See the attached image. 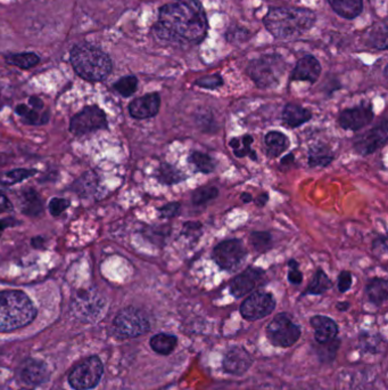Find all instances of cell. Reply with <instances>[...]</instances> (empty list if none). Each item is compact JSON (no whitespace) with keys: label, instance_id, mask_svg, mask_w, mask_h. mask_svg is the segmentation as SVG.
<instances>
[{"label":"cell","instance_id":"23","mask_svg":"<svg viewBox=\"0 0 388 390\" xmlns=\"http://www.w3.org/2000/svg\"><path fill=\"white\" fill-rule=\"evenodd\" d=\"M328 3L340 17L345 19H355L362 12V0H328Z\"/></svg>","mask_w":388,"mask_h":390},{"label":"cell","instance_id":"36","mask_svg":"<svg viewBox=\"0 0 388 390\" xmlns=\"http://www.w3.org/2000/svg\"><path fill=\"white\" fill-rule=\"evenodd\" d=\"M137 87H138V79L133 76L122 78L114 85V89L123 97L131 96L132 94H135L137 91Z\"/></svg>","mask_w":388,"mask_h":390},{"label":"cell","instance_id":"31","mask_svg":"<svg viewBox=\"0 0 388 390\" xmlns=\"http://www.w3.org/2000/svg\"><path fill=\"white\" fill-rule=\"evenodd\" d=\"M40 58L35 53H21V54H10L6 56L8 64L15 65L17 68L31 69L38 64Z\"/></svg>","mask_w":388,"mask_h":390},{"label":"cell","instance_id":"47","mask_svg":"<svg viewBox=\"0 0 388 390\" xmlns=\"http://www.w3.org/2000/svg\"><path fill=\"white\" fill-rule=\"evenodd\" d=\"M269 201V195L266 193L262 194L260 197H257L255 202H257V206H264L266 204V202Z\"/></svg>","mask_w":388,"mask_h":390},{"label":"cell","instance_id":"19","mask_svg":"<svg viewBox=\"0 0 388 390\" xmlns=\"http://www.w3.org/2000/svg\"><path fill=\"white\" fill-rule=\"evenodd\" d=\"M312 329L315 331V338L319 344H327L336 338L338 335V326L334 319L324 315L312 317Z\"/></svg>","mask_w":388,"mask_h":390},{"label":"cell","instance_id":"12","mask_svg":"<svg viewBox=\"0 0 388 390\" xmlns=\"http://www.w3.org/2000/svg\"><path fill=\"white\" fill-rule=\"evenodd\" d=\"M387 123H386V120H384L382 125L376 126L375 128L355 137L353 146H354L356 153L361 155H369L377 150L384 148L387 143Z\"/></svg>","mask_w":388,"mask_h":390},{"label":"cell","instance_id":"30","mask_svg":"<svg viewBox=\"0 0 388 390\" xmlns=\"http://www.w3.org/2000/svg\"><path fill=\"white\" fill-rule=\"evenodd\" d=\"M22 211L26 215L35 216L42 211V202L39 194L29 190L22 194Z\"/></svg>","mask_w":388,"mask_h":390},{"label":"cell","instance_id":"6","mask_svg":"<svg viewBox=\"0 0 388 390\" xmlns=\"http://www.w3.org/2000/svg\"><path fill=\"white\" fill-rule=\"evenodd\" d=\"M113 330L121 338H136L147 333L151 330V323L141 310L128 307L116 315Z\"/></svg>","mask_w":388,"mask_h":390},{"label":"cell","instance_id":"4","mask_svg":"<svg viewBox=\"0 0 388 390\" xmlns=\"http://www.w3.org/2000/svg\"><path fill=\"white\" fill-rule=\"evenodd\" d=\"M74 71L88 81H102L112 71V62L107 54L91 45H79L71 52Z\"/></svg>","mask_w":388,"mask_h":390},{"label":"cell","instance_id":"13","mask_svg":"<svg viewBox=\"0 0 388 390\" xmlns=\"http://www.w3.org/2000/svg\"><path fill=\"white\" fill-rule=\"evenodd\" d=\"M266 278V273L261 268L247 267L243 273L231 281L230 292L234 298H243L250 294L262 281Z\"/></svg>","mask_w":388,"mask_h":390},{"label":"cell","instance_id":"16","mask_svg":"<svg viewBox=\"0 0 388 390\" xmlns=\"http://www.w3.org/2000/svg\"><path fill=\"white\" fill-rule=\"evenodd\" d=\"M253 360L250 353L241 347H232L229 349L223 358V369L230 374L241 375L250 370Z\"/></svg>","mask_w":388,"mask_h":390},{"label":"cell","instance_id":"17","mask_svg":"<svg viewBox=\"0 0 388 390\" xmlns=\"http://www.w3.org/2000/svg\"><path fill=\"white\" fill-rule=\"evenodd\" d=\"M321 75V65L315 56L306 55L301 58L293 71V80L308 81L315 84Z\"/></svg>","mask_w":388,"mask_h":390},{"label":"cell","instance_id":"11","mask_svg":"<svg viewBox=\"0 0 388 390\" xmlns=\"http://www.w3.org/2000/svg\"><path fill=\"white\" fill-rule=\"evenodd\" d=\"M107 127L105 113L98 107H87L71 120L70 130L74 135L103 130Z\"/></svg>","mask_w":388,"mask_h":390},{"label":"cell","instance_id":"29","mask_svg":"<svg viewBox=\"0 0 388 390\" xmlns=\"http://www.w3.org/2000/svg\"><path fill=\"white\" fill-rule=\"evenodd\" d=\"M188 161L192 165L195 166L196 170L203 172V174H211L216 167L214 159L211 158L209 154L202 153V152H193L190 155Z\"/></svg>","mask_w":388,"mask_h":390},{"label":"cell","instance_id":"34","mask_svg":"<svg viewBox=\"0 0 388 390\" xmlns=\"http://www.w3.org/2000/svg\"><path fill=\"white\" fill-rule=\"evenodd\" d=\"M17 113L22 118L24 123H29V125H41V123H47V120H48V116H41L39 111L30 109L24 104H21L17 107Z\"/></svg>","mask_w":388,"mask_h":390},{"label":"cell","instance_id":"18","mask_svg":"<svg viewBox=\"0 0 388 390\" xmlns=\"http://www.w3.org/2000/svg\"><path fill=\"white\" fill-rule=\"evenodd\" d=\"M19 377L26 384H41L49 378L47 365L37 360H28L23 363L19 370Z\"/></svg>","mask_w":388,"mask_h":390},{"label":"cell","instance_id":"24","mask_svg":"<svg viewBox=\"0 0 388 390\" xmlns=\"http://www.w3.org/2000/svg\"><path fill=\"white\" fill-rule=\"evenodd\" d=\"M367 296L370 303L380 306L388 297V283L385 278H375L367 285Z\"/></svg>","mask_w":388,"mask_h":390},{"label":"cell","instance_id":"25","mask_svg":"<svg viewBox=\"0 0 388 390\" xmlns=\"http://www.w3.org/2000/svg\"><path fill=\"white\" fill-rule=\"evenodd\" d=\"M149 345L156 354L167 356V355L172 354L174 349L176 348L178 338L176 335H169V333H158V335L151 337Z\"/></svg>","mask_w":388,"mask_h":390},{"label":"cell","instance_id":"5","mask_svg":"<svg viewBox=\"0 0 388 390\" xmlns=\"http://www.w3.org/2000/svg\"><path fill=\"white\" fill-rule=\"evenodd\" d=\"M285 61L279 55H264L250 62L247 72L257 87L273 88L285 73Z\"/></svg>","mask_w":388,"mask_h":390},{"label":"cell","instance_id":"33","mask_svg":"<svg viewBox=\"0 0 388 390\" xmlns=\"http://www.w3.org/2000/svg\"><path fill=\"white\" fill-rule=\"evenodd\" d=\"M37 174L35 169H15L6 174L0 176V183L6 186L17 184L19 181H23L26 178L33 177V175Z\"/></svg>","mask_w":388,"mask_h":390},{"label":"cell","instance_id":"14","mask_svg":"<svg viewBox=\"0 0 388 390\" xmlns=\"http://www.w3.org/2000/svg\"><path fill=\"white\" fill-rule=\"evenodd\" d=\"M373 111L371 105H360V107L342 111L340 114V126L344 130L358 132L368 126L373 120Z\"/></svg>","mask_w":388,"mask_h":390},{"label":"cell","instance_id":"50","mask_svg":"<svg viewBox=\"0 0 388 390\" xmlns=\"http://www.w3.org/2000/svg\"><path fill=\"white\" fill-rule=\"evenodd\" d=\"M19 390H33V389H26V388H23V389H19Z\"/></svg>","mask_w":388,"mask_h":390},{"label":"cell","instance_id":"1","mask_svg":"<svg viewBox=\"0 0 388 390\" xmlns=\"http://www.w3.org/2000/svg\"><path fill=\"white\" fill-rule=\"evenodd\" d=\"M164 42L192 44L204 39L207 33L205 10L198 0H180L167 3L160 10L154 28Z\"/></svg>","mask_w":388,"mask_h":390},{"label":"cell","instance_id":"26","mask_svg":"<svg viewBox=\"0 0 388 390\" xmlns=\"http://www.w3.org/2000/svg\"><path fill=\"white\" fill-rule=\"evenodd\" d=\"M254 139L250 135H244L241 137H234V139H231L230 142H229V145H230L234 154L237 157V158H245V157H248L250 160L253 161H257V155L255 151L252 150V144H253Z\"/></svg>","mask_w":388,"mask_h":390},{"label":"cell","instance_id":"20","mask_svg":"<svg viewBox=\"0 0 388 390\" xmlns=\"http://www.w3.org/2000/svg\"><path fill=\"white\" fill-rule=\"evenodd\" d=\"M312 119L311 111L299 104L289 103L282 111V120L290 128H297Z\"/></svg>","mask_w":388,"mask_h":390},{"label":"cell","instance_id":"51","mask_svg":"<svg viewBox=\"0 0 388 390\" xmlns=\"http://www.w3.org/2000/svg\"><path fill=\"white\" fill-rule=\"evenodd\" d=\"M179 1H180V0H179Z\"/></svg>","mask_w":388,"mask_h":390},{"label":"cell","instance_id":"32","mask_svg":"<svg viewBox=\"0 0 388 390\" xmlns=\"http://www.w3.org/2000/svg\"><path fill=\"white\" fill-rule=\"evenodd\" d=\"M250 243L255 251L264 254L272 248V236L269 232H253L250 236Z\"/></svg>","mask_w":388,"mask_h":390},{"label":"cell","instance_id":"44","mask_svg":"<svg viewBox=\"0 0 388 390\" xmlns=\"http://www.w3.org/2000/svg\"><path fill=\"white\" fill-rule=\"evenodd\" d=\"M19 224L17 220H13V218H5V220H0V236L3 234L5 229H8V227H12V226H15Z\"/></svg>","mask_w":388,"mask_h":390},{"label":"cell","instance_id":"22","mask_svg":"<svg viewBox=\"0 0 388 390\" xmlns=\"http://www.w3.org/2000/svg\"><path fill=\"white\" fill-rule=\"evenodd\" d=\"M266 154L271 159L278 158L286 150L289 149L290 142L285 134L280 132H268L266 135Z\"/></svg>","mask_w":388,"mask_h":390},{"label":"cell","instance_id":"41","mask_svg":"<svg viewBox=\"0 0 388 390\" xmlns=\"http://www.w3.org/2000/svg\"><path fill=\"white\" fill-rule=\"evenodd\" d=\"M352 283L353 278L350 272H342L340 276H338V290H340L342 294L347 292V291L350 290L351 287H352Z\"/></svg>","mask_w":388,"mask_h":390},{"label":"cell","instance_id":"40","mask_svg":"<svg viewBox=\"0 0 388 390\" xmlns=\"http://www.w3.org/2000/svg\"><path fill=\"white\" fill-rule=\"evenodd\" d=\"M70 206V201L65 199H53L49 204V211L53 216H59Z\"/></svg>","mask_w":388,"mask_h":390},{"label":"cell","instance_id":"15","mask_svg":"<svg viewBox=\"0 0 388 390\" xmlns=\"http://www.w3.org/2000/svg\"><path fill=\"white\" fill-rule=\"evenodd\" d=\"M160 107V97L158 93H151L132 100L129 112L135 119H148L158 114Z\"/></svg>","mask_w":388,"mask_h":390},{"label":"cell","instance_id":"37","mask_svg":"<svg viewBox=\"0 0 388 390\" xmlns=\"http://www.w3.org/2000/svg\"><path fill=\"white\" fill-rule=\"evenodd\" d=\"M196 86L205 89H211L214 91L216 88L221 87L223 85L222 78L219 75L206 76V77L199 78L195 81Z\"/></svg>","mask_w":388,"mask_h":390},{"label":"cell","instance_id":"8","mask_svg":"<svg viewBox=\"0 0 388 390\" xmlns=\"http://www.w3.org/2000/svg\"><path fill=\"white\" fill-rule=\"evenodd\" d=\"M104 366L100 357L91 356L77 365L68 374L71 387L75 390H89L96 387L103 377Z\"/></svg>","mask_w":388,"mask_h":390},{"label":"cell","instance_id":"9","mask_svg":"<svg viewBox=\"0 0 388 390\" xmlns=\"http://www.w3.org/2000/svg\"><path fill=\"white\" fill-rule=\"evenodd\" d=\"M247 256V250L241 240H227L219 243L214 249L212 257L215 264L225 271L232 272L241 266Z\"/></svg>","mask_w":388,"mask_h":390},{"label":"cell","instance_id":"46","mask_svg":"<svg viewBox=\"0 0 388 390\" xmlns=\"http://www.w3.org/2000/svg\"><path fill=\"white\" fill-rule=\"evenodd\" d=\"M30 105L35 109V110L40 111L41 110L42 107H44V103H42V100L38 97H31L29 100Z\"/></svg>","mask_w":388,"mask_h":390},{"label":"cell","instance_id":"48","mask_svg":"<svg viewBox=\"0 0 388 390\" xmlns=\"http://www.w3.org/2000/svg\"><path fill=\"white\" fill-rule=\"evenodd\" d=\"M241 201L244 202V204H250V202H252V201H253V197H252L250 193L241 194Z\"/></svg>","mask_w":388,"mask_h":390},{"label":"cell","instance_id":"43","mask_svg":"<svg viewBox=\"0 0 388 390\" xmlns=\"http://www.w3.org/2000/svg\"><path fill=\"white\" fill-rule=\"evenodd\" d=\"M12 208H13V206L10 204V201L7 199L5 194L0 192V213L10 211V210H12Z\"/></svg>","mask_w":388,"mask_h":390},{"label":"cell","instance_id":"7","mask_svg":"<svg viewBox=\"0 0 388 390\" xmlns=\"http://www.w3.org/2000/svg\"><path fill=\"white\" fill-rule=\"evenodd\" d=\"M266 337L276 347H292L301 337V328L293 322L288 314L281 313L266 326Z\"/></svg>","mask_w":388,"mask_h":390},{"label":"cell","instance_id":"49","mask_svg":"<svg viewBox=\"0 0 388 390\" xmlns=\"http://www.w3.org/2000/svg\"><path fill=\"white\" fill-rule=\"evenodd\" d=\"M337 308H338V310H342V312H345V310H349V308H350V303H347V301H345V303H337Z\"/></svg>","mask_w":388,"mask_h":390},{"label":"cell","instance_id":"45","mask_svg":"<svg viewBox=\"0 0 388 390\" xmlns=\"http://www.w3.org/2000/svg\"><path fill=\"white\" fill-rule=\"evenodd\" d=\"M294 161H295V159H294V154H292V153H289V154L285 155V157H284V158L281 159V161H280V165L282 166V167H290V166L293 165V163H294Z\"/></svg>","mask_w":388,"mask_h":390},{"label":"cell","instance_id":"21","mask_svg":"<svg viewBox=\"0 0 388 390\" xmlns=\"http://www.w3.org/2000/svg\"><path fill=\"white\" fill-rule=\"evenodd\" d=\"M308 166L311 168H324L334 161V152L324 143H315L308 148Z\"/></svg>","mask_w":388,"mask_h":390},{"label":"cell","instance_id":"3","mask_svg":"<svg viewBox=\"0 0 388 390\" xmlns=\"http://www.w3.org/2000/svg\"><path fill=\"white\" fill-rule=\"evenodd\" d=\"M37 310L22 291L0 292V333H10L33 322Z\"/></svg>","mask_w":388,"mask_h":390},{"label":"cell","instance_id":"10","mask_svg":"<svg viewBox=\"0 0 388 390\" xmlns=\"http://www.w3.org/2000/svg\"><path fill=\"white\" fill-rule=\"evenodd\" d=\"M276 308V299L272 294L257 291L248 296L241 306V314L247 321H257L272 313Z\"/></svg>","mask_w":388,"mask_h":390},{"label":"cell","instance_id":"35","mask_svg":"<svg viewBox=\"0 0 388 390\" xmlns=\"http://www.w3.org/2000/svg\"><path fill=\"white\" fill-rule=\"evenodd\" d=\"M219 195V190L214 186H202L197 188L193 194V204L202 206L213 200Z\"/></svg>","mask_w":388,"mask_h":390},{"label":"cell","instance_id":"39","mask_svg":"<svg viewBox=\"0 0 388 390\" xmlns=\"http://www.w3.org/2000/svg\"><path fill=\"white\" fill-rule=\"evenodd\" d=\"M180 208H181V204L179 202H171V204L158 208V213H160V218L169 220V218H174L179 215Z\"/></svg>","mask_w":388,"mask_h":390},{"label":"cell","instance_id":"38","mask_svg":"<svg viewBox=\"0 0 388 390\" xmlns=\"http://www.w3.org/2000/svg\"><path fill=\"white\" fill-rule=\"evenodd\" d=\"M288 267L289 272L288 274H287V278L294 285H299V284L302 283V281H303V274H302L299 269V263L295 259H290L288 261Z\"/></svg>","mask_w":388,"mask_h":390},{"label":"cell","instance_id":"27","mask_svg":"<svg viewBox=\"0 0 388 390\" xmlns=\"http://www.w3.org/2000/svg\"><path fill=\"white\" fill-rule=\"evenodd\" d=\"M156 178H158L160 184L172 186V185L179 184L181 181L187 179V176L183 174V171L176 169L174 166L169 165V163H162L158 167Z\"/></svg>","mask_w":388,"mask_h":390},{"label":"cell","instance_id":"42","mask_svg":"<svg viewBox=\"0 0 388 390\" xmlns=\"http://www.w3.org/2000/svg\"><path fill=\"white\" fill-rule=\"evenodd\" d=\"M202 231V224L197 223V222H188V223H185L183 225V234L187 236V238H198L197 236V232H201Z\"/></svg>","mask_w":388,"mask_h":390},{"label":"cell","instance_id":"2","mask_svg":"<svg viewBox=\"0 0 388 390\" xmlns=\"http://www.w3.org/2000/svg\"><path fill=\"white\" fill-rule=\"evenodd\" d=\"M264 22L275 38H295L311 29L315 23V14L305 8L276 7L268 12Z\"/></svg>","mask_w":388,"mask_h":390},{"label":"cell","instance_id":"28","mask_svg":"<svg viewBox=\"0 0 388 390\" xmlns=\"http://www.w3.org/2000/svg\"><path fill=\"white\" fill-rule=\"evenodd\" d=\"M333 287V282L328 275L322 269H317L315 276L312 278L311 283L308 284V289L305 290V294H313V296H320L331 290Z\"/></svg>","mask_w":388,"mask_h":390}]
</instances>
